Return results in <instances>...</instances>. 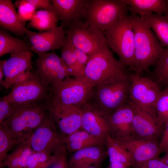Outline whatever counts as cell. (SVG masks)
I'll list each match as a JSON object with an SVG mask.
<instances>
[{
  "mask_svg": "<svg viewBox=\"0 0 168 168\" xmlns=\"http://www.w3.org/2000/svg\"><path fill=\"white\" fill-rule=\"evenodd\" d=\"M134 35L135 53L131 70L140 75L151 66H155L165 49L143 19L130 14Z\"/></svg>",
  "mask_w": 168,
  "mask_h": 168,
  "instance_id": "1",
  "label": "cell"
},
{
  "mask_svg": "<svg viewBox=\"0 0 168 168\" xmlns=\"http://www.w3.org/2000/svg\"><path fill=\"white\" fill-rule=\"evenodd\" d=\"M89 56L84 77L94 87L129 76L126 67L115 58L107 43Z\"/></svg>",
  "mask_w": 168,
  "mask_h": 168,
  "instance_id": "2",
  "label": "cell"
},
{
  "mask_svg": "<svg viewBox=\"0 0 168 168\" xmlns=\"http://www.w3.org/2000/svg\"><path fill=\"white\" fill-rule=\"evenodd\" d=\"M49 113L48 110L44 107L18 106L13 113L0 126L17 145L30 136Z\"/></svg>",
  "mask_w": 168,
  "mask_h": 168,
  "instance_id": "3",
  "label": "cell"
},
{
  "mask_svg": "<svg viewBox=\"0 0 168 168\" xmlns=\"http://www.w3.org/2000/svg\"><path fill=\"white\" fill-rule=\"evenodd\" d=\"M107 44L119 60L131 70L135 53L134 35L130 15L121 18L104 32Z\"/></svg>",
  "mask_w": 168,
  "mask_h": 168,
  "instance_id": "4",
  "label": "cell"
},
{
  "mask_svg": "<svg viewBox=\"0 0 168 168\" xmlns=\"http://www.w3.org/2000/svg\"><path fill=\"white\" fill-rule=\"evenodd\" d=\"M17 106L35 105L46 108L51 102V89L41 81L35 72H31L25 81L16 83L4 96Z\"/></svg>",
  "mask_w": 168,
  "mask_h": 168,
  "instance_id": "5",
  "label": "cell"
},
{
  "mask_svg": "<svg viewBox=\"0 0 168 168\" xmlns=\"http://www.w3.org/2000/svg\"><path fill=\"white\" fill-rule=\"evenodd\" d=\"M130 86L129 75L99 84L94 87L90 101L107 117L127 103Z\"/></svg>",
  "mask_w": 168,
  "mask_h": 168,
  "instance_id": "6",
  "label": "cell"
},
{
  "mask_svg": "<svg viewBox=\"0 0 168 168\" xmlns=\"http://www.w3.org/2000/svg\"><path fill=\"white\" fill-rule=\"evenodd\" d=\"M128 6L123 0H90L85 22L104 32L124 16L128 14Z\"/></svg>",
  "mask_w": 168,
  "mask_h": 168,
  "instance_id": "7",
  "label": "cell"
},
{
  "mask_svg": "<svg viewBox=\"0 0 168 168\" xmlns=\"http://www.w3.org/2000/svg\"><path fill=\"white\" fill-rule=\"evenodd\" d=\"M94 86L85 77H68L52 88L50 104L80 108L91 99Z\"/></svg>",
  "mask_w": 168,
  "mask_h": 168,
  "instance_id": "8",
  "label": "cell"
},
{
  "mask_svg": "<svg viewBox=\"0 0 168 168\" xmlns=\"http://www.w3.org/2000/svg\"><path fill=\"white\" fill-rule=\"evenodd\" d=\"M25 141L35 152H45L57 156L67 153L63 138L49 112Z\"/></svg>",
  "mask_w": 168,
  "mask_h": 168,
  "instance_id": "9",
  "label": "cell"
},
{
  "mask_svg": "<svg viewBox=\"0 0 168 168\" xmlns=\"http://www.w3.org/2000/svg\"><path fill=\"white\" fill-rule=\"evenodd\" d=\"M129 78L131 86L128 100L157 120L155 105L161 91L159 85L153 80L135 73L129 74Z\"/></svg>",
  "mask_w": 168,
  "mask_h": 168,
  "instance_id": "10",
  "label": "cell"
},
{
  "mask_svg": "<svg viewBox=\"0 0 168 168\" xmlns=\"http://www.w3.org/2000/svg\"><path fill=\"white\" fill-rule=\"evenodd\" d=\"M65 32L66 38L70 43L89 56L107 43L104 32L81 20L72 22Z\"/></svg>",
  "mask_w": 168,
  "mask_h": 168,
  "instance_id": "11",
  "label": "cell"
},
{
  "mask_svg": "<svg viewBox=\"0 0 168 168\" xmlns=\"http://www.w3.org/2000/svg\"><path fill=\"white\" fill-rule=\"evenodd\" d=\"M35 65L36 73L43 82L51 89L71 76L62 58L54 51L39 55Z\"/></svg>",
  "mask_w": 168,
  "mask_h": 168,
  "instance_id": "12",
  "label": "cell"
},
{
  "mask_svg": "<svg viewBox=\"0 0 168 168\" xmlns=\"http://www.w3.org/2000/svg\"><path fill=\"white\" fill-rule=\"evenodd\" d=\"M64 138L82 129V111L73 105L50 104L47 109Z\"/></svg>",
  "mask_w": 168,
  "mask_h": 168,
  "instance_id": "13",
  "label": "cell"
},
{
  "mask_svg": "<svg viewBox=\"0 0 168 168\" xmlns=\"http://www.w3.org/2000/svg\"><path fill=\"white\" fill-rule=\"evenodd\" d=\"M25 32L31 44V50L38 55L61 48L66 38L65 30L61 25L39 32L32 31L26 28Z\"/></svg>",
  "mask_w": 168,
  "mask_h": 168,
  "instance_id": "14",
  "label": "cell"
},
{
  "mask_svg": "<svg viewBox=\"0 0 168 168\" xmlns=\"http://www.w3.org/2000/svg\"><path fill=\"white\" fill-rule=\"evenodd\" d=\"M115 139L130 153L133 165L159 157L161 153L157 141L146 139L134 135Z\"/></svg>",
  "mask_w": 168,
  "mask_h": 168,
  "instance_id": "15",
  "label": "cell"
},
{
  "mask_svg": "<svg viewBox=\"0 0 168 168\" xmlns=\"http://www.w3.org/2000/svg\"><path fill=\"white\" fill-rule=\"evenodd\" d=\"M80 108L82 114V129L105 141L110 132L107 116L90 101Z\"/></svg>",
  "mask_w": 168,
  "mask_h": 168,
  "instance_id": "16",
  "label": "cell"
},
{
  "mask_svg": "<svg viewBox=\"0 0 168 168\" xmlns=\"http://www.w3.org/2000/svg\"><path fill=\"white\" fill-rule=\"evenodd\" d=\"M31 50L22 51L10 54V58L4 60V79L0 84L6 89L14 85V82L20 74L30 71L32 67L33 54Z\"/></svg>",
  "mask_w": 168,
  "mask_h": 168,
  "instance_id": "17",
  "label": "cell"
},
{
  "mask_svg": "<svg viewBox=\"0 0 168 168\" xmlns=\"http://www.w3.org/2000/svg\"><path fill=\"white\" fill-rule=\"evenodd\" d=\"M129 100L134 112L132 121L133 135L146 139L157 141L164 128L158 124L156 119Z\"/></svg>",
  "mask_w": 168,
  "mask_h": 168,
  "instance_id": "18",
  "label": "cell"
},
{
  "mask_svg": "<svg viewBox=\"0 0 168 168\" xmlns=\"http://www.w3.org/2000/svg\"><path fill=\"white\" fill-rule=\"evenodd\" d=\"M134 112L128 99L124 105L107 117L110 134L115 138L133 135L132 121Z\"/></svg>",
  "mask_w": 168,
  "mask_h": 168,
  "instance_id": "19",
  "label": "cell"
},
{
  "mask_svg": "<svg viewBox=\"0 0 168 168\" xmlns=\"http://www.w3.org/2000/svg\"><path fill=\"white\" fill-rule=\"evenodd\" d=\"M64 30L72 22L85 17L89 0H52Z\"/></svg>",
  "mask_w": 168,
  "mask_h": 168,
  "instance_id": "20",
  "label": "cell"
},
{
  "mask_svg": "<svg viewBox=\"0 0 168 168\" xmlns=\"http://www.w3.org/2000/svg\"><path fill=\"white\" fill-rule=\"evenodd\" d=\"M0 26L2 29L22 37L26 29L19 18L14 5L11 0H0Z\"/></svg>",
  "mask_w": 168,
  "mask_h": 168,
  "instance_id": "21",
  "label": "cell"
},
{
  "mask_svg": "<svg viewBox=\"0 0 168 168\" xmlns=\"http://www.w3.org/2000/svg\"><path fill=\"white\" fill-rule=\"evenodd\" d=\"M104 147L93 146L77 151L73 153L68 162L77 165L99 166L108 155Z\"/></svg>",
  "mask_w": 168,
  "mask_h": 168,
  "instance_id": "22",
  "label": "cell"
},
{
  "mask_svg": "<svg viewBox=\"0 0 168 168\" xmlns=\"http://www.w3.org/2000/svg\"><path fill=\"white\" fill-rule=\"evenodd\" d=\"M128 7L131 14L141 17L151 13L166 14L167 10L166 0H123Z\"/></svg>",
  "mask_w": 168,
  "mask_h": 168,
  "instance_id": "23",
  "label": "cell"
},
{
  "mask_svg": "<svg viewBox=\"0 0 168 168\" xmlns=\"http://www.w3.org/2000/svg\"><path fill=\"white\" fill-rule=\"evenodd\" d=\"M63 139L67 151L70 153L91 146L104 145L105 141L82 129L71 134Z\"/></svg>",
  "mask_w": 168,
  "mask_h": 168,
  "instance_id": "24",
  "label": "cell"
},
{
  "mask_svg": "<svg viewBox=\"0 0 168 168\" xmlns=\"http://www.w3.org/2000/svg\"><path fill=\"white\" fill-rule=\"evenodd\" d=\"M35 152L29 144L25 141L18 145L13 152L6 155L0 166H5L8 168H26L29 158Z\"/></svg>",
  "mask_w": 168,
  "mask_h": 168,
  "instance_id": "25",
  "label": "cell"
},
{
  "mask_svg": "<svg viewBox=\"0 0 168 168\" xmlns=\"http://www.w3.org/2000/svg\"><path fill=\"white\" fill-rule=\"evenodd\" d=\"M142 18L151 29L162 46L164 49H168V14L151 13Z\"/></svg>",
  "mask_w": 168,
  "mask_h": 168,
  "instance_id": "26",
  "label": "cell"
},
{
  "mask_svg": "<svg viewBox=\"0 0 168 168\" xmlns=\"http://www.w3.org/2000/svg\"><path fill=\"white\" fill-rule=\"evenodd\" d=\"M110 162H116L133 166L132 156L127 150L109 133L105 141Z\"/></svg>",
  "mask_w": 168,
  "mask_h": 168,
  "instance_id": "27",
  "label": "cell"
},
{
  "mask_svg": "<svg viewBox=\"0 0 168 168\" xmlns=\"http://www.w3.org/2000/svg\"><path fill=\"white\" fill-rule=\"evenodd\" d=\"M59 20L55 11L37 10L29 21L28 27L39 32H42L56 27Z\"/></svg>",
  "mask_w": 168,
  "mask_h": 168,
  "instance_id": "28",
  "label": "cell"
},
{
  "mask_svg": "<svg viewBox=\"0 0 168 168\" xmlns=\"http://www.w3.org/2000/svg\"><path fill=\"white\" fill-rule=\"evenodd\" d=\"M31 50V46L25 40L11 35L0 30V57L22 51Z\"/></svg>",
  "mask_w": 168,
  "mask_h": 168,
  "instance_id": "29",
  "label": "cell"
},
{
  "mask_svg": "<svg viewBox=\"0 0 168 168\" xmlns=\"http://www.w3.org/2000/svg\"><path fill=\"white\" fill-rule=\"evenodd\" d=\"M61 49V57L70 70L71 76L75 78L84 77L85 68L80 65L74 57L66 38Z\"/></svg>",
  "mask_w": 168,
  "mask_h": 168,
  "instance_id": "30",
  "label": "cell"
},
{
  "mask_svg": "<svg viewBox=\"0 0 168 168\" xmlns=\"http://www.w3.org/2000/svg\"><path fill=\"white\" fill-rule=\"evenodd\" d=\"M152 72L155 82L158 85L168 86V49H165L159 57Z\"/></svg>",
  "mask_w": 168,
  "mask_h": 168,
  "instance_id": "31",
  "label": "cell"
},
{
  "mask_svg": "<svg viewBox=\"0 0 168 168\" xmlns=\"http://www.w3.org/2000/svg\"><path fill=\"white\" fill-rule=\"evenodd\" d=\"M59 156L45 152H35L29 158L26 168H49Z\"/></svg>",
  "mask_w": 168,
  "mask_h": 168,
  "instance_id": "32",
  "label": "cell"
},
{
  "mask_svg": "<svg viewBox=\"0 0 168 168\" xmlns=\"http://www.w3.org/2000/svg\"><path fill=\"white\" fill-rule=\"evenodd\" d=\"M158 124L164 128L168 121V88L161 91L156 105Z\"/></svg>",
  "mask_w": 168,
  "mask_h": 168,
  "instance_id": "33",
  "label": "cell"
},
{
  "mask_svg": "<svg viewBox=\"0 0 168 168\" xmlns=\"http://www.w3.org/2000/svg\"><path fill=\"white\" fill-rule=\"evenodd\" d=\"M18 9V14L20 19L26 23L32 18L36 11L34 7L27 0H18L15 3Z\"/></svg>",
  "mask_w": 168,
  "mask_h": 168,
  "instance_id": "34",
  "label": "cell"
},
{
  "mask_svg": "<svg viewBox=\"0 0 168 168\" xmlns=\"http://www.w3.org/2000/svg\"><path fill=\"white\" fill-rule=\"evenodd\" d=\"M17 145L4 129L0 126V163L1 164L8 152Z\"/></svg>",
  "mask_w": 168,
  "mask_h": 168,
  "instance_id": "35",
  "label": "cell"
},
{
  "mask_svg": "<svg viewBox=\"0 0 168 168\" xmlns=\"http://www.w3.org/2000/svg\"><path fill=\"white\" fill-rule=\"evenodd\" d=\"M18 106L11 103L4 96L0 100V126L14 112Z\"/></svg>",
  "mask_w": 168,
  "mask_h": 168,
  "instance_id": "36",
  "label": "cell"
},
{
  "mask_svg": "<svg viewBox=\"0 0 168 168\" xmlns=\"http://www.w3.org/2000/svg\"><path fill=\"white\" fill-rule=\"evenodd\" d=\"M133 166L134 168H168V165L161 161L159 157L134 164Z\"/></svg>",
  "mask_w": 168,
  "mask_h": 168,
  "instance_id": "37",
  "label": "cell"
},
{
  "mask_svg": "<svg viewBox=\"0 0 168 168\" xmlns=\"http://www.w3.org/2000/svg\"><path fill=\"white\" fill-rule=\"evenodd\" d=\"M66 39L69 43L71 50L74 57L80 65L85 68L89 59V56L74 47L68 39L66 38Z\"/></svg>",
  "mask_w": 168,
  "mask_h": 168,
  "instance_id": "38",
  "label": "cell"
},
{
  "mask_svg": "<svg viewBox=\"0 0 168 168\" xmlns=\"http://www.w3.org/2000/svg\"><path fill=\"white\" fill-rule=\"evenodd\" d=\"M35 7L38 9L49 11H55L52 2L50 0H27Z\"/></svg>",
  "mask_w": 168,
  "mask_h": 168,
  "instance_id": "39",
  "label": "cell"
},
{
  "mask_svg": "<svg viewBox=\"0 0 168 168\" xmlns=\"http://www.w3.org/2000/svg\"><path fill=\"white\" fill-rule=\"evenodd\" d=\"M159 147L161 153L168 151V121L164 127Z\"/></svg>",
  "mask_w": 168,
  "mask_h": 168,
  "instance_id": "40",
  "label": "cell"
},
{
  "mask_svg": "<svg viewBox=\"0 0 168 168\" xmlns=\"http://www.w3.org/2000/svg\"><path fill=\"white\" fill-rule=\"evenodd\" d=\"M66 155H64L59 156L49 168H69Z\"/></svg>",
  "mask_w": 168,
  "mask_h": 168,
  "instance_id": "41",
  "label": "cell"
},
{
  "mask_svg": "<svg viewBox=\"0 0 168 168\" xmlns=\"http://www.w3.org/2000/svg\"><path fill=\"white\" fill-rule=\"evenodd\" d=\"M130 166L125 164L116 162H110L107 168H129Z\"/></svg>",
  "mask_w": 168,
  "mask_h": 168,
  "instance_id": "42",
  "label": "cell"
},
{
  "mask_svg": "<svg viewBox=\"0 0 168 168\" xmlns=\"http://www.w3.org/2000/svg\"><path fill=\"white\" fill-rule=\"evenodd\" d=\"M69 168H99V166L91 165H77L69 163L68 162Z\"/></svg>",
  "mask_w": 168,
  "mask_h": 168,
  "instance_id": "43",
  "label": "cell"
},
{
  "mask_svg": "<svg viewBox=\"0 0 168 168\" xmlns=\"http://www.w3.org/2000/svg\"><path fill=\"white\" fill-rule=\"evenodd\" d=\"M3 60L0 61V83L3 80V78L4 77L3 68Z\"/></svg>",
  "mask_w": 168,
  "mask_h": 168,
  "instance_id": "44",
  "label": "cell"
},
{
  "mask_svg": "<svg viewBox=\"0 0 168 168\" xmlns=\"http://www.w3.org/2000/svg\"><path fill=\"white\" fill-rule=\"evenodd\" d=\"M166 152L164 156L160 159L163 162L168 165V151Z\"/></svg>",
  "mask_w": 168,
  "mask_h": 168,
  "instance_id": "45",
  "label": "cell"
},
{
  "mask_svg": "<svg viewBox=\"0 0 168 168\" xmlns=\"http://www.w3.org/2000/svg\"><path fill=\"white\" fill-rule=\"evenodd\" d=\"M166 1L167 8V14H168V0H166Z\"/></svg>",
  "mask_w": 168,
  "mask_h": 168,
  "instance_id": "46",
  "label": "cell"
},
{
  "mask_svg": "<svg viewBox=\"0 0 168 168\" xmlns=\"http://www.w3.org/2000/svg\"></svg>",
  "mask_w": 168,
  "mask_h": 168,
  "instance_id": "47",
  "label": "cell"
}]
</instances>
